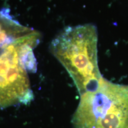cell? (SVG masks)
<instances>
[{"mask_svg":"<svg viewBox=\"0 0 128 128\" xmlns=\"http://www.w3.org/2000/svg\"><path fill=\"white\" fill-rule=\"evenodd\" d=\"M98 34L92 24L67 27L51 42L50 52L66 69L80 95L95 88L103 78L97 56Z\"/></svg>","mask_w":128,"mask_h":128,"instance_id":"6da1fadb","label":"cell"},{"mask_svg":"<svg viewBox=\"0 0 128 128\" xmlns=\"http://www.w3.org/2000/svg\"><path fill=\"white\" fill-rule=\"evenodd\" d=\"M71 122L74 128H128V85L103 77L80 96Z\"/></svg>","mask_w":128,"mask_h":128,"instance_id":"7a4b0ae2","label":"cell"}]
</instances>
